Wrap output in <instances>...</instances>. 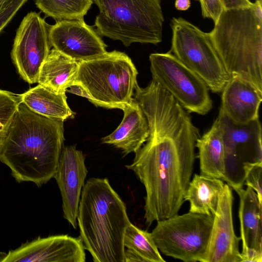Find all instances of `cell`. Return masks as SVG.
<instances>
[{"instance_id": "7a4b0ae2", "label": "cell", "mask_w": 262, "mask_h": 262, "mask_svg": "<svg viewBox=\"0 0 262 262\" xmlns=\"http://www.w3.org/2000/svg\"><path fill=\"white\" fill-rule=\"evenodd\" d=\"M64 141L63 121L35 113L21 102L0 146V161L17 182L40 187L54 178Z\"/></svg>"}, {"instance_id": "5b68a950", "label": "cell", "mask_w": 262, "mask_h": 262, "mask_svg": "<svg viewBox=\"0 0 262 262\" xmlns=\"http://www.w3.org/2000/svg\"><path fill=\"white\" fill-rule=\"evenodd\" d=\"M99 8L94 26L101 36L132 43L157 45L162 41L161 0H92Z\"/></svg>"}, {"instance_id": "4dcf8cb0", "label": "cell", "mask_w": 262, "mask_h": 262, "mask_svg": "<svg viewBox=\"0 0 262 262\" xmlns=\"http://www.w3.org/2000/svg\"><path fill=\"white\" fill-rule=\"evenodd\" d=\"M14 0H0V14Z\"/></svg>"}, {"instance_id": "7402d4cb", "label": "cell", "mask_w": 262, "mask_h": 262, "mask_svg": "<svg viewBox=\"0 0 262 262\" xmlns=\"http://www.w3.org/2000/svg\"><path fill=\"white\" fill-rule=\"evenodd\" d=\"M21 102L30 110L47 118L64 121L75 113L69 106L66 93H56L40 84L21 94Z\"/></svg>"}, {"instance_id": "cb8c5ba5", "label": "cell", "mask_w": 262, "mask_h": 262, "mask_svg": "<svg viewBox=\"0 0 262 262\" xmlns=\"http://www.w3.org/2000/svg\"><path fill=\"white\" fill-rule=\"evenodd\" d=\"M37 7L46 16L57 21L83 19L92 0H34Z\"/></svg>"}, {"instance_id": "1f68e13d", "label": "cell", "mask_w": 262, "mask_h": 262, "mask_svg": "<svg viewBox=\"0 0 262 262\" xmlns=\"http://www.w3.org/2000/svg\"><path fill=\"white\" fill-rule=\"evenodd\" d=\"M259 1L261 2V0H259Z\"/></svg>"}, {"instance_id": "4fadbf2b", "label": "cell", "mask_w": 262, "mask_h": 262, "mask_svg": "<svg viewBox=\"0 0 262 262\" xmlns=\"http://www.w3.org/2000/svg\"><path fill=\"white\" fill-rule=\"evenodd\" d=\"M93 27L84 19L57 21L50 28L51 45L78 62L101 56L107 46Z\"/></svg>"}, {"instance_id": "3957f363", "label": "cell", "mask_w": 262, "mask_h": 262, "mask_svg": "<svg viewBox=\"0 0 262 262\" xmlns=\"http://www.w3.org/2000/svg\"><path fill=\"white\" fill-rule=\"evenodd\" d=\"M85 249L95 262H124L123 238L131 223L126 206L106 178L83 187L77 217Z\"/></svg>"}, {"instance_id": "44dd1931", "label": "cell", "mask_w": 262, "mask_h": 262, "mask_svg": "<svg viewBox=\"0 0 262 262\" xmlns=\"http://www.w3.org/2000/svg\"><path fill=\"white\" fill-rule=\"evenodd\" d=\"M224 185L221 179L194 174L184 196V201L189 203V211L213 216Z\"/></svg>"}, {"instance_id": "ffe728a7", "label": "cell", "mask_w": 262, "mask_h": 262, "mask_svg": "<svg viewBox=\"0 0 262 262\" xmlns=\"http://www.w3.org/2000/svg\"><path fill=\"white\" fill-rule=\"evenodd\" d=\"M78 69V62L53 48L40 68L37 83L55 93H66L75 83Z\"/></svg>"}, {"instance_id": "277c9868", "label": "cell", "mask_w": 262, "mask_h": 262, "mask_svg": "<svg viewBox=\"0 0 262 262\" xmlns=\"http://www.w3.org/2000/svg\"><path fill=\"white\" fill-rule=\"evenodd\" d=\"M230 77L252 83L262 91V7L224 10L209 32Z\"/></svg>"}, {"instance_id": "83f0119b", "label": "cell", "mask_w": 262, "mask_h": 262, "mask_svg": "<svg viewBox=\"0 0 262 262\" xmlns=\"http://www.w3.org/2000/svg\"><path fill=\"white\" fill-rule=\"evenodd\" d=\"M224 10L252 8L254 3L250 0H221Z\"/></svg>"}, {"instance_id": "9c48e42d", "label": "cell", "mask_w": 262, "mask_h": 262, "mask_svg": "<svg viewBox=\"0 0 262 262\" xmlns=\"http://www.w3.org/2000/svg\"><path fill=\"white\" fill-rule=\"evenodd\" d=\"M149 58L152 80L188 113L204 115L211 110L212 101L207 85L170 52L152 53Z\"/></svg>"}, {"instance_id": "9a60e30c", "label": "cell", "mask_w": 262, "mask_h": 262, "mask_svg": "<svg viewBox=\"0 0 262 262\" xmlns=\"http://www.w3.org/2000/svg\"><path fill=\"white\" fill-rule=\"evenodd\" d=\"M88 171L85 157L75 145L62 148L54 178L60 191L63 217L76 229L82 190Z\"/></svg>"}, {"instance_id": "d6986e66", "label": "cell", "mask_w": 262, "mask_h": 262, "mask_svg": "<svg viewBox=\"0 0 262 262\" xmlns=\"http://www.w3.org/2000/svg\"><path fill=\"white\" fill-rule=\"evenodd\" d=\"M200 174L225 181L226 155L220 122L217 118L210 128L196 143Z\"/></svg>"}, {"instance_id": "5bb4252c", "label": "cell", "mask_w": 262, "mask_h": 262, "mask_svg": "<svg viewBox=\"0 0 262 262\" xmlns=\"http://www.w3.org/2000/svg\"><path fill=\"white\" fill-rule=\"evenodd\" d=\"M232 189L227 183L220 194L207 249L202 262H242L240 237L235 234L232 218Z\"/></svg>"}, {"instance_id": "603a6c76", "label": "cell", "mask_w": 262, "mask_h": 262, "mask_svg": "<svg viewBox=\"0 0 262 262\" xmlns=\"http://www.w3.org/2000/svg\"><path fill=\"white\" fill-rule=\"evenodd\" d=\"M124 262H165L151 233L130 223L126 228L123 238Z\"/></svg>"}, {"instance_id": "30bf717a", "label": "cell", "mask_w": 262, "mask_h": 262, "mask_svg": "<svg viewBox=\"0 0 262 262\" xmlns=\"http://www.w3.org/2000/svg\"><path fill=\"white\" fill-rule=\"evenodd\" d=\"M50 27L39 13L30 12L16 30L11 57L20 76L29 84L37 83L40 68L51 50Z\"/></svg>"}, {"instance_id": "ac0fdd59", "label": "cell", "mask_w": 262, "mask_h": 262, "mask_svg": "<svg viewBox=\"0 0 262 262\" xmlns=\"http://www.w3.org/2000/svg\"><path fill=\"white\" fill-rule=\"evenodd\" d=\"M122 110L121 123L113 133L103 137L101 142L120 149L125 156L135 154L143 145L148 136L149 126L142 110L134 99Z\"/></svg>"}, {"instance_id": "4316f807", "label": "cell", "mask_w": 262, "mask_h": 262, "mask_svg": "<svg viewBox=\"0 0 262 262\" xmlns=\"http://www.w3.org/2000/svg\"><path fill=\"white\" fill-rule=\"evenodd\" d=\"M204 18L211 19L215 24L224 10L221 0H198Z\"/></svg>"}, {"instance_id": "ba28073f", "label": "cell", "mask_w": 262, "mask_h": 262, "mask_svg": "<svg viewBox=\"0 0 262 262\" xmlns=\"http://www.w3.org/2000/svg\"><path fill=\"white\" fill-rule=\"evenodd\" d=\"M213 216L188 212L157 222L151 232L160 252L184 262H202Z\"/></svg>"}, {"instance_id": "6da1fadb", "label": "cell", "mask_w": 262, "mask_h": 262, "mask_svg": "<svg viewBox=\"0 0 262 262\" xmlns=\"http://www.w3.org/2000/svg\"><path fill=\"white\" fill-rule=\"evenodd\" d=\"M133 96L147 119L149 134L125 167L145 187L144 218L150 226L178 214L192 178L200 136L189 113L154 81L144 88L137 86Z\"/></svg>"}, {"instance_id": "52a82bcc", "label": "cell", "mask_w": 262, "mask_h": 262, "mask_svg": "<svg viewBox=\"0 0 262 262\" xmlns=\"http://www.w3.org/2000/svg\"><path fill=\"white\" fill-rule=\"evenodd\" d=\"M170 52L196 73L209 90L220 93L230 79L211 40L205 32L182 17H173Z\"/></svg>"}, {"instance_id": "e0dca14e", "label": "cell", "mask_w": 262, "mask_h": 262, "mask_svg": "<svg viewBox=\"0 0 262 262\" xmlns=\"http://www.w3.org/2000/svg\"><path fill=\"white\" fill-rule=\"evenodd\" d=\"M222 92L220 111L233 122L244 124L259 118L262 91L252 83L230 77Z\"/></svg>"}, {"instance_id": "2e32d148", "label": "cell", "mask_w": 262, "mask_h": 262, "mask_svg": "<svg viewBox=\"0 0 262 262\" xmlns=\"http://www.w3.org/2000/svg\"><path fill=\"white\" fill-rule=\"evenodd\" d=\"M239 196L242 262L262 261V204L250 187L234 189Z\"/></svg>"}, {"instance_id": "f1b7e54d", "label": "cell", "mask_w": 262, "mask_h": 262, "mask_svg": "<svg viewBox=\"0 0 262 262\" xmlns=\"http://www.w3.org/2000/svg\"><path fill=\"white\" fill-rule=\"evenodd\" d=\"M69 88L70 90L67 89L66 92L72 93L88 99L89 96L86 93V91L80 84L77 82H75V83L71 86Z\"/></svg>"}, {"instance_id": "484cf974", "label": "cell", "mask_w": 262, "mask_h": 262, "mask_svg": "<svg viewBox=\"0 0 262 262\" xmlns=\"http://www.w3.org/2000/svg\"><path fill=\"white\" fill-rule=\"evenodd\" d=\"M243 170L244 184L251 187L256 192L259 203L262 204V162H244Z\"/></svg>"}, {"instance_id": "8992f818", "label": "cell", "mask_w": 262, "mask_h": 262, "mask_svg": "<svg viewBox=\"0 0 262 262\" xmlns=\"http://www.w3.org/2000/svg\"><path fill=\"white\" fill-rule=\"evenodd\" d=\"M138 71L125 53L114 50L79 62L75 82L97 106L123 110L134 99Z\"/></svg>"}, {"instance_id": "d4e9b609", "label": "cell", "mask_w": 262, "mask_h": 262, "mask_svg": "<svg viewBox=\"0 0 262 262\" xmlns=\"http://www.w3.org/2000/svg\"><path fill=\"white\" fill-rule=\"evenodd\" d=\"M21 102V94L0 90V146Z\"/></svg>"}, {"instance_id": "d6a6232c", "label": "cell", "mask_w": 262, "mask_h": 262, "mask_svg": "<svg viewBox=\"0 0 262 262\" xmlns=\"http://www.w3.org/2000/svg\"><path fill=\"white\" fill-rule=\"evenodd\" d=\"M195 1H198V0H195Z\"/></svg>"}, {"instance_id": "7c38bea8", "label": "cell", "mask_w": 262, "mask_h": 262, "mask_svg": "<svg viewBox=\"0 0 262 262\" xmlns=\"http://www.w3.org/2000/svg\"><path fill=\"white\" fill-rule=\"evenodd\" d=\"M226 155V178L238 181L240 159L249 157L251 162H262L261 127L259 118L244 124L233 122L220 111Z\"/></svg>"}, {"instance_id": "8fae6325", "label": "cell", "mask_w": 262, "mask_h": 262, "mask_svg": "<svg viewBox=\"0 0 262 262\" xmlns=\"http://www.w3.org/2000/svg\"><path fill=\"white\" fill-rule=\"evenodd\" d=\"M81 238L67 234L38 237L8 253L0 252V262H85Z\"/></svg>"}, {"instance_id": "f546056e", "label": "cell", "mask_w": 262, "mask_h": 262, "mask_svg": "<svg viewBox=\"0 0 262 262\" xmlns=\"http://www.w3.org/2000/svg\"><path fill=\"white\" fill-rule=\"evenodd\" d=\"M191 6L190 0H176L174 3L175 8L180 11L188 10Z\"/></svg>"}]
</instances>
